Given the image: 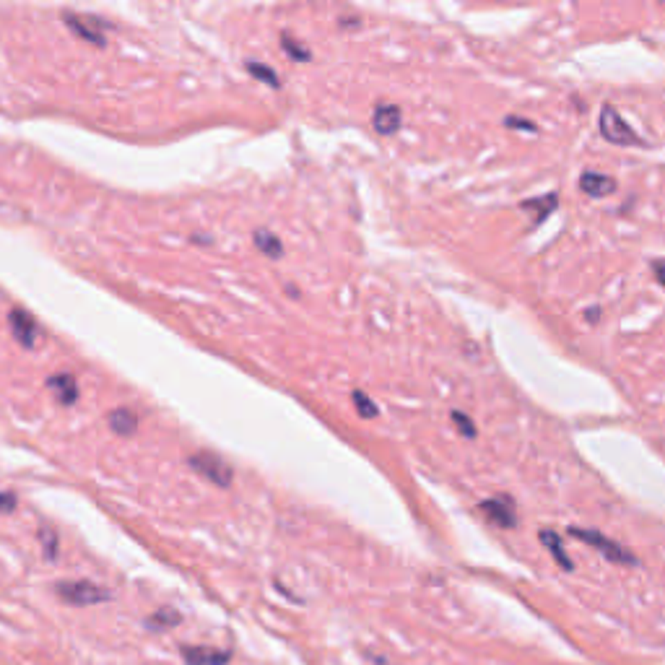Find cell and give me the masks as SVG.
<instances>
[{
  "label": "cell",
  "instance_id": "obj_9",
  "mask_svg": "<svg viewBox=\"0 0 665 665\" xmlns=\"http://www.w3.org/2000/svg\"><path fill=\"white\" fill-rule=\"evenodd\" d=\"M580 190L585 192L587 198H606V195L619 190V182L611 174H603V172H582Z\"/></svg>",
  "mask_w": 665,
  "mask_h": 665
},
{
  "label": "cell",
  "instance_id": "obj_13",
  "mask_svg": "<svg viewBox=\"0 0 665 665\" xmlns=\"http://www.w3.org/2000/svg\"><path fill=\"white\" fill-rule=\"evenodd\" d=\"M252 239H255V247L265 255V258L271 260H281L283 258V245L281 239L276 237L273 232H268V229H258L255 234H252Z\"/></svg>",
  "mask_w": 665,
  "mask_h": 665
},
{
  "label": "cell",
  "instance_id": "obj_3",
  "mask_svg": "<svg viewBox=\"0 0 665 665\" xmlns=\"http://www.w3.org/2000/svg\"><path fill=\"white\" fill-rule=\"evenodd\" d=\"M55 593L68 606H99V603L112 597L110 590L94 585L89 580H60V582H55Z\"/></svg>",
  "mask_w": 665,
  "mask_h": 665
},
{
  "label": "cell",
  "instance_id": "obj_15",
  "mask_svg": "<svg viewBox=\"0 0 665 665\" xmlns=\"http://www.w3.org/2000/svg\"><path fill=\"white\" fill-rule=\"evenodd\" d=\"M538 538H541L543 546H546V549L553 553V559H556V564H559L562 569H572V562H569V556H566V551H564L562 538H559L553 530H541V533H538Z\"/></svg>",
  "mask_w": 665,
  "mask_h": 665
},
{
  "label": "cell",
  "instance_id": "obj_20",
  "mask_svg": "<svg viewBox=\"0 0 665 665\" xmlns=\"http://www.w3.org/2000/svg\"><path fill=\"white\" fill-rule=\"evenodd\" d=\"M452 421H455V427H458V431H460L462 437L473 440V437H475V424L468 416H465V413H460V411H452Z\"/></svg>",
  "mask_w": 665,
  "mask_h": 665
},
{
  "label": "cell",
  "instance_id": "obj_25",
  "mask_svg": "<svg viewBox=\"0 0 665 665\" xmlns=\"http://www.w3.org/2000/svg\"><path fill=\"white\" fill-rule=\"evenodd\" d=\"M585 320L590 323V325H593V323H597V320H600V307H593V309H587V312H585Z\"/></svg>",
  "mask_w": 665,
  "mask_h": 665
},
{
  "label": "cell",
  "instance_id": "obj_10",
  "mask_svg": "<svg viewBox=\"0 0 665 665\" xmlns=\"http://www.w3.org/2000/svg\"><path fill=\"white\" fill-rule=\"evenodd\" d=\"M47 387L55 393V398L63 406H73L79 400V385L73 380V374H52L47 380Z\"/></svg>",
  "mask_w": 665,
  "mask_h": 665
},
{
  "label": "cell",
  "instance_id": "obj_24",
  "mask_svg": "<svg viewBox=\"0 0 665 665\" xmlns=\"http://www.w3.org/2000/svg\"><path fill=\"white\" fill-rule=\"evenodd\" d=\"M39 535H45L47 538V556H55V533L52 530H45V533H39Z\"/></svg>",
  "mask_w": 665,
  "mask_h": 665
},
{
  "label": "cell",
  "instance_id": "obj_6",
  "mask_svg": "<svg viewBox=\"0 0 665 665\" xmlns=\"http://www.w3.org/2000/svg\"><path fill=\"white\" fill-rule=\"evenodd\" d=\"M8 325H11V333L13 338L19 340L21 346H26V349H32L37 343V336H39V325H37V320L26 309H11L8 312Z\"/></svg>",
  "mask_w": 665,
  "mask_h": 665
},
{
  "label": "cell",
  "instance_id": "obj_14",
  "mask_svg": "<svg viewBox=\"0 0 665 665\" xmlns=\"http://www.w3.org/2000/svg\"><path fill=\"white\" fill-rule=\"evenodd\" d=\"M63 21H65V26H68L70 32L79 37V39H86V42H91V45H96V47L107 45V39H104L102 34H96L94 29H89L86 23L81 21L79 16H73V13H63Z\"/></svg>",
  "mask_w": 665,
  "mask_h": 665
},
{
  "label": "cell",
  "instance_id": "obj_19",
  "mask_svg": "<svg viewBox=\"0 0 665 665\" xmlns=\"http://www.w3.org/2000/svg\"><path fill=\"white\" fill-rule=\"evenodd\" d=\"M354 398V406H356V411H359V416L364 418H374L380 411H377V406H374V400L369 398V395H364L361 390H356V393L351 395Z\"/></svg>",
  "mask_w": 665,
  "mask_h": 665
},
{
  "label": "cell",
  "instance_id": "obj_16",
  "mask_svg": "<svg viewBox=\"0 0 665 665\" xmlns=\"http://www.w3.org/2000/svg\"><path fill=\"white\" fill-rule=\"evenodd\" d=\"M281 50L291 57V60H296V63H309V60H312L309 47L302 45L299 39H294L291 32H281Z\"/></svg>",
  "mask_w": 665,
  "mask_h": 665
},
{
  "label": "cell",
  "instance_id": "obj_26",
  "mask_svg": "<svg viewBox=\"0 0 665 665\" xmlns=\"http://www.w3.org/2000/svg\"><path fill=\"white\" fill-rule=\"evenodd\" d=\"M192 242H195V245H211V237H203V234H195V237H192Z\"/></svg>",
  "mask_w": 665,
  "mask_h": 665
},
{
  "label": "cell",
  "instance_id": "obj_23",
  "mask_svg": "<svg viewBox=\"0 0 665 665\" xmlns=\"http://www.w3.org/2000/svg\"><path fill=\"white\" fill-rule=\"evenodd\" d=\"M13 507H16V496H13V494H0V509H3V512H11Z\"/></svg>",
  "mask_w": 665,
  "mask_h": 665
},
{
  "label": "cell",
  "instance_id": "obj_2",
  "mask_svg": "<svg viewBox=\"0 0 665 665\" xmlns=\"http://www.w3.org/2000/svg\"><path fill=\"white\" fill-rule=\"evenodd\" d=\"M597 130L613 146H647L642 138L634 133V127L621 117V112L613 104H603L600 120H597Z\"/></svg>",
  "mask_w": 665,
  "mask_h": 665
},
{
  "label": "cell",
  "instance_id": "obj_12",
  "mask_svg": "<svg viewBox=\"0 0 665 665\" xmlns=\"http://www.w3.org/2000/svg\"><path fill=\"white\" fill-rule=\"evenodd\" d=\"M107 421H110V429L120 437H130L138 429V416L130 408H114V411H110Z\"/></svg>",
  "mask_w": 665,
  "mask_h": 665
},
{
  "label": "cell",
  "instance_id": "obj_4",
  "mask_svg": "<svg viewBox=\"0 0 665 665\" xmlns=\"http://www.w3.org/2000/svg\"><path fill=\"white\" fill-rule=\"evenodd\" d=\"M187 462H190V468L195 471V473L203 475L205 481L221 486V489L232 486V478H234L232 465H229L224 458L214 455V452H195V455L187 458Z\"/></svg>",
  "mask_w": 665,
  "mask_h": 665
},
{
  "label": "cell",
  "instance_id": "obj_7",
  "mask_svg": "<svg viewBox=\"0 0 665 665\" xmlns=\"http://www.w3.org/2000/svg\"><path fill=\"white\" fill-rule=\"evenodd\" d=\"M182 660L187 665H226L232 660L229 650L203 647V644H182Z\"/></svg>",
  "mask_w": 665,
  "mask_h": 665
},
{
  "label": "cell",
  "instance_id": "obj_18",
  "mask_svg": "<svg viewBox=\"0 0 665 665\" xmlns=\"http://www.w3.org/2000/svg\"><path fill=\"white\" fill-rule=\"evenodd\" d=\"M245 68H247V73L252 76V79L263 81V83H268V86H273V89H278V86H281V79H278V73H276L271 65H263V63L247 60V63H245Z\"/></svg>",
  "mask_w": 665,
  "mask_h": 665
},
{
  "label": "cell",
  "instance_id": "obj_22",
  "mask_svg": "<svg viewBox=\"0 0 665 665\" xmlns=\"http://www.w3.org/2000/svg\"><path fill=\"white\" fill-rule=\"evenodd\" d=\"M650 268L655 273V281L665 286V260H650Z\"/></svg>",
  "mask_w": 665,
  "mask_h": 665
},
{
  "label": "cell",
  "instance_id": "obj_21",
  "mask_svg": "<svg viewBox=\"0 0 665 665\" xmlns=\"http://www.w3.org/2000/svg\"><path fill=\"white\" fill-rule=\"evenodd\" d=\"M504 125H507V127H515V130H530V133L538 130V125L533 123V120H522V117H518V114L504 117Z\"/></svg>",
  "mask_w": 665,
  "mask_h": 665
},
{
  "label": "cell",
  "instance_id": "obj_1",
  "mask_svg": "<svg viewBox=\"0 0 665 665\" xmlns=\"http://www.w3.org/2000/svg\"><path fill=\"white\" fill-rule=\"evenodd\" d=\"M569 535L582 541L585 546H593L595 551H600L606 556V562L611 564H621V566H634L637 564V556L621 546L619 541H611L608 535H603L600 530H590V528H569Z\"/></svg>",
  "mask_w": 665,
  "mask_h": 665
},
{
  "label": "cell",
  "instance_id": "obj_8",
  "mask_svg": "<svg viewBox=\"0 0 665 665\" xmlns=\"http://www.w3.org/2000/svg\"><path fill=\"white\" fill-rule=\"evenodd\" d=\"M403 125V112L398 104H377L372 112V127L380 136H395Z\"/></svg>",
  "mask_w": 665,
  "mask_h": 665
},
{
  "label": "cell",
  "instance_id": "obj_5",
  "mask_svg": "<svg viewBox=\"0 0 665 665\" xmlns=\"http://www.w3.org/2000/svg\"><path fill=\"white\" fill-rule=\"evenodd\" d=\"M481 512L489 515V520L499 525V528H515L518 525V509L512 496H494V499H486L481 502Z\"/></svg>",
  "mask_w": 665,
  "mask_h": 665
},
{
  "label": "cell",
  "instance_id": "obj_17",
  "mask_svg": "<svg viewBox=\"0 0 665 665\" xmlns=\"http://www.w3.org/2000/svg\"><path fill=\"white\" fill-rule=\"evenodd\" d=\"M180 624V613L174 608H161L156 611L154 616H148L146 619V626L154 631H164V629H172V626H177Z\"/></svg>",
  "mask_w": 665,
  "mask_h": 665
},
{
  "label": "cell",
  "instance_id": "obj_11",
  "mask_svg": "<svg viewBox=\"0 0 665 665\" xmlns=\"http://www.w3.org/2000/svg\"><path fill=\"white\" fill-rule=\"evenodd\" d=\"M556 205H559V192H546V195H541V198L525 201L520 208H522V211H530V214H535V224H543V221L556 211Z\"/></svg>",
  "mask_w": 665,
  "mask_h": 665
}]
</instances>
